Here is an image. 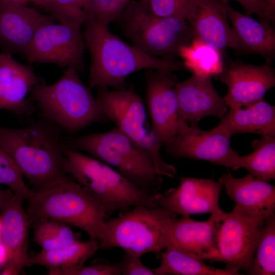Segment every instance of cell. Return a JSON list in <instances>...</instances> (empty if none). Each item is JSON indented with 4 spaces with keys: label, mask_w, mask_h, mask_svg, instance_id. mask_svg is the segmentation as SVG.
I'll list each match as a JSON object with an SVG mask.
<instances>
[{
    "label": "cell",
    "mask_w": 275,
    "mask_h": 275,
    "mask_svg": "<svg viewBox=\"0 0 275 275\" xmlns=\"http://www.w3.org/2000/svg\"><path fill=\"white\" fill-rule=\"evenodd\" d=\"M82 32L91 64L89 85L93 88L126 89V79L143 69L173 72L186 70L183 62L151 56L113 34L105 25L92 19L84 23Z\"/></svg>",
    "instance_id": "cell-1"
},
{
    "label": "cell",
    "mask_w": 275,
    "mask_h": 275,
    "mask_svg": "<svg viewBox=\"0 0 275 275\" xmlns=\"http://www.w3.org/2000/svg\"><path fill=\"white\" fill-rule=\"evenodd\" d=\"M0 147L14 160L34 192L68 178L63 143L50 125L35 122L21 129L0 126Z\"/></svg>",
    "instance_id": "cell-2"
},
{
    "label": "cell",
    "mask_w": 275,
    "mask_h": 275,
    "mask_svg": "<svg viewBox=\"0 0 275 275\" xmlns=\"http://www.w3.org/2000/svg\"><path fill=\"white\" fill-rule=\"evenodd\" d=\"M78 72L68 67L55 83L35 85L29 98L38 104L46 120L70 133L108 120Z\"/></svg>",
    "instance_id": "cell-3"
},
{
    "label": "cell",
    "mask_w": 275,
    "mask_h": 275,
    "mask_svg": "<svg viewBox=\"0 0 275 275\" xmlns=\"http://www.w3.org/2000/svg\"><path fill=\"white\" fill-rule=\"evenodd\" d=\"M65 170L83 189L105 209L106 216L132 207L158 204L154 197L143 191L105 163L79 153L63 143Z\"/></svg>",
    "instance_id": "cell-4"
},
{
    "label": "cell",
    "mask_w": 275,
    "mask_h": 275,
    "mask_svg": "<svg viewBox=\"0 0 275 275\" xmlns=\"http://www.w3.org/2000/svg\"><path fill=\"white\" fill-rule=\"evenodd\" d=\"M64 144L84 150L117 171L147 195L154 197L163 184L150 156L117 127L111 130L77 136Z\"/></svg>",
    "instance_id": "cell-5"
},
{
    "label": "cell",
    "mask_w": 275,
    "mask_h": 275,
    "mask_svg": "<svg viewBox=\"0 0 275 275\" xmlns=\"http://www.w3.org/2000/svg\"><path fill=\"white\" fill-rule=\"evenodd\" d=\"M30 226L52 219L78 228L98 241L106 217L105 208L76 182L66 180L45 190L33 191L26 199Z\"/></svg>",
    "instance_id": "cell-6"
},
{
    "label": "cell",
    "mask_w": 275,
    "mask_h": 275,
    "mask_svg": "<svg viewBox=\"0 0 275 275\" xmlns=\"http://www.w3.org/2000/svg\"><path fill=\"white\" fill-rule=\"evenodd\" d=\"M115 21L132 45L155 57L175 60L180 48L195 38L186 20L157 16L140 1H131Z\"/></svg>",
    "instance_id": "cell-7"
},
{
    "label": "cell",
    "mask_w": 275,
    "mask_h": 275,
    "mask_svg": "<svg viewBox=\"0 0 275 275\" xmlns=\"http://www.w3.org/2000/svg\"><path fill=\"white\" fill-rule=\"evenodd\" d=\"M177 214L160 205L134 207L117 217L104 222L99 249L118 248L142 256L165 249L164 234L168 223Z\"/></svg>",
    "instance_id": "cell-8"
},
{
    "label": "cell",
    "mask_w": 275,
    "mask_h": 275,
    "mask_svg": "<svg viewBox=\"0 0 275 275\" xmlns=\"http://www.w3.org/2000/svg\"><path fill=\"white\" fill-rule=\"evenodd\" d=\"M97 89L95 98L107 119L150 156L159 175L174 177L176 168L162 158L160 152L162 145L150 126L144 103L140 96L126 89L116 91Z\"/></svg>",
    "instance_id": "cell-9"
},
{
    "label": "cell",
    "mask_w": 275,
    "mask_h": 275,
    "mask_svg": "<svg viewBox=\"0 0 275 275\" xmlns=\"http://www.w3.org/2000/svg\"><path fill=\"white\" fill-rule=\"evenodd\" d=\"M146 101L151 126L157 141L162 146L171 138L198 131L180 116L175 90L177 81L172 72L148 69L145 73Z\"/></svg>",
    "instance_id": "cell-10"
},
{
    "label": "cell",
    "mask_w": 275,
    "mask_h": 275,
    "mask_svg": "<svg viewBox=\"0 0 275 275\" xmlns=\"http://www.w3.org/2000/svg\"><path fill=\"white\" fill-rule=\"evenodd\" d=\"M86 47L81 27L52 22L38 29L24 56L29 63H51L82 72Z\"/></svg>",
    "instance_id": "cell-11"
},
{
    "label": "cell",
    "mask_w": 275,
    "mask_h": 275,
    "mask_svg": "<svg viewBox=\"0 0 275 275\" xmlns=\"http://www.w3.org/2000/svg\"><path fill=\"white\" fill-rule=\"evenodd\" d=\"M264 224L234 206L221 216L217 233L218 253L214 261L239 272L248 270Z\"/></svg>",
    "instance_id": "cell-12"
},
{
    "label": "cell",
    "mask_w": 275,
    "mask_h": 275,
    "mask_svg": "<svg viewBox=\"0 0 275 275\" xmlns=\"http://www.w3.org/2000/svg\"><path fill=\"white\" fill-rule=\"evenodd\" d=\"M214 77L227 87L223 99L230 108L246 107L262 99L275 86L274 71L267 63L256 66L237 60L224 66Z\"/></svg>",
    "instance_id": "cell-13"
},
{
    "label": "cell",
    "mask_w": 275,
    "mask_h": 275,
    "mask_svg": "<svg viewBox=\"0 0 275 275\" xmlns=\"http://www.w3.org/2000/svg\"><path fill=\"white\" fill-rule=\"evenodd\" d=\"M222 187L219 181L213 179L182 177L177 187L158 193L154 197L158 205L177 215L210 213L220 216L224 212L219 205Z\"/></svg>",
    "instance_id": "cell-14"
},
{
    "label": "cell",
    "mask_w": 275,
    "mask_h": 275,
    "mask_svg": "<svg viewBox=\"0 0 275 275\" xmlns=\"http://www.w3.org/2000/svg\"><path fill=\"white\" fill-rule=\"evenodd\" d=\"M170 156L208 161L233 170L238 156L230 145V137L213 128L176 135L163 145Z\"/></svg>",
    "instance_id": "cell-15"
},
{
    "label": "cell",
    "mask_w": 275,
    "mask_h": 275,
    "mask_svg": "<svg viewBox=\"0 0 275 275\" xmlns=\"http://www.w3.org/2000/svg\"><path fill=\"white\" fill-rule=\"evenodd\" d=\"M222 215L211 214L202 222L188 216L170 221L165 231V249H178L201 260L214 261L218 253L217 233Z\"/></svg>",
    "instance_id": "cell-16"
},
{
    "label": "cell",
    "mask_w": 275,
    "mask_h": 275,
    "mask_svg": "<svg viewBox=\"0 0 275 275\" xmlns=\"http://www.w3.org/2000/svg\"><path fill=\"white\" fill-rule=\"evenodd\" d=\"M54 22L51 15L26 5L0 3V47L4 52L24 56L38 29Z\"/></svg>",
    "instance_id": "cell-17"
},
{
    "label": "cell",
    "mask_w": 275,
    "mask_h": 275,
    "mask_svg": "<svg viewBox=\"0 0 275 275\" xmlns=\"http://www.w3.org/2000/svg\"><path fill=\"white\" fill-rule=\"evenodd\" d=\"M211 77L193 75L174 85L180 117L197 126L203 118L212 116L221 119L228 106L214 88Z\"/></svg>",
    "instance_id": "cell-18"
},
{
    "label": "cell",
    "mask_w": 275,
    "mask_h": 275,
    "mask_svg": "<svg viewBox=\"0 0 275 275\" xmlns=\"http://www.w3.org/2000/svg\"><path fill=\"white\" fill-rule=\"evenodd\" d=\"M39 84L33 68L16 61L12 54L0 53V110L6 109L19 116L33 112L28 94Z\"/></svg>",
    "instance_id": "cell-19"
},
{
    "label": "cell",
    "mask_w": 275,
    "mask_h": 275,
    "mask_svg": "<svg viewBox=\"0 0 275 275\" xmlns=\"http://www.w3.org/2000/svg\"><path fill=\"white\" fill-rule=\"evenodd\" d=\"M224 186L228 196L235 206L263 224L274 212L275 187L267 181L251 174L238 178L230 172L224 174L218 181Z\"/></svg>",
    "instance_id": "cell-20"
},
{
    "label": "cell",
    "mask_w": 275,
    "mask_h": 275,
    "mask_svg": "<svg viewBox=\"0 0 275 275\" xmlns=\"http://www.w3.org/2000/svg\"><path fill=\"white\" fill-rule=\"evenodd\" d=\"M229 3L222 0H198L194 17L188 22L195 38L222 52L230 48L235 51L238 42L227 15Z\"/></svg>",
    "instance_id": "cell-21"
},
{
    "label": "cell",
    "mask_w": 275,
    "mask_h": 275,
    "mask_svg": "<svg viewBox=\"0 0 275 275\" xmlns=\"http://www.w3.org/2000/svg\"><path fill=\"white\" fill-rule=\"evenodd\" d=\"M22 197L12 192L1 208V240L8 254V264L20 274L26 266L30 222L23 207Z\"/></svg>",
    "instance_id": "cell-22"
},
{
    "label": "cell",
    "mask_w": 275,
    "mask_h": 275,
    "mask_svg": "<svg viewBox=\"0 0 275 275\" xmlns=\"http://www.w3.org/2000/svg\"><path fill=\"white\" fill-rule=\"evenodd\" d=\"M228 20L238 42L236 51L263 57L270 64L275 51V31L267 20L258 21L227 5Z\"/></svg>",
    "instance_id": "cell-23"
},
{
    "label": "cell",
    "mask_w": 275,
    "mask_h": 275,
    "mask_svg": "<svg viewBox=\"0 0 275 275\" xmlns=\"http://www.w3.org/2000/svg\"><path fill=\"white\" fill-rule=\"evenodd\" d=\"M214 129L230 138L238 133L275 137V107L262 99L244 109L229 108Z\"/></svg>",
    "instance_id": "cell-24"
},
{
    "label": "cell",
    "mask_w": 275,
    "mask_h": 275,
    "mask_svg": "<svg viewBox=\"0 0 275 275\" xmlns=\"http://www.w3.org/2000/svg\"><path fill=\"white\" fill-rule=\"evenodd\" d=\"M99 249V241L90 238L87 241L79 240L57 249L41 250L29 257L26 267L41 265L47 269L48 274L73 275Z\"/></svg>",
    "instance_id": "cell-25"
},
{
    "label": "cell",
    "mask_w": 275,
    "mask_h": 275,
    "mask_svg": "<svg viewBox=\"0 0 275 275\" xmlns=\"http://www.w3.org/2000/svg\"><path fill=\"white\" fill-rule=\"evenodd\" d=\"M161 254L160 265L154 269L155 275H239L226 268L219 269L208 265L204 260L181 250L168 248Z\"/></svg>",
    "instance_id": "cell-26"
},
{
    "label": "cell",
    "mask_w": 275,
    "mask_h": 275,
    "mask_svg": "<svg viewBox=\"0 0 275 275\" xmlns=\"http://www.w3.org/2000/svg\"><path fill=\"white\" fill-rule=\"evenodd\" d=\"M178 56L184 60L186 69L193 75L214 77L224 67L222 52L197 38H195L189 44L181 47Z\"/></svg>",
    "instance_id": "cell-27"
},
{
    "label": "cell",
    "mask_w": 275,
    "mask_h": 275,
    "mask_svg": "<svg viewBox=\"0 0 275 275\" xmlns=\"http://www.w3.org/2000/svg\"><path fill=\"white\" fill-rule=\"evenodd\" d=\"M253 151L237 158L233 171L244 168L255 177L265 181L275 178V137L261 136L252 143Z\"/></svg>",
    "instance_id": "cell-28"
},
{
    "label": "cell",
    "mask_w": 275,
    "mask_h": 275,
    "mask_svg": "<svg viewBox=\"0 0 275 275\" xmlns=\"http://www.w3.org/2000/svg\"><path fill=\"white\" fill-rule=\"evenodd\" d=\"M246 274H275V214L269 215L261 229Z\"/></svg>",
    "instance_id": "cell-29"
},
{
    "label": "cell",
    "mask_w": 275,
    "mask_h": 275,
    "mask_svg": "<svg viewBox=\"0 0 275 275\" xmlns=\"http://www.w3.org/2000/svg\"><path fill=\"white\" fill-rule=\"evenodd\" d=\"M34 229L33 240L44 250L65 247L80 240V235L74 232L64 223L43 219L37 222Z\"/></svg>",
    "instance_id": "cell-30"
},
{
    "label": "cell",
    "mask_w": 275,
    "mask_h": 275,
    "mask_svg": "<svg viewBox=\"0 0 275 275\" xmlns=\"http://www.w3.org/2000/svg\"><path fill=\"white\" fill-rule=\"evenodd\" d=\"M92 0H53L46 9L61 23L81 27L89 18Z\"/></svg>",
    "instance_id": "cell-31"
},
{
    "label": "cell",
    "mask_w": 275,
    "mask_h": 275,
    "mask_svg": "<svg viewBox=\"0 0 275 275\" xmlns=\"http://www.w3.org/2000/svg\"><path fill=\"white\" fill-rule=\"evenodd\" d=\"M152 13L189 21L194 16L198 0H140Z\"/></svg>",
    "instance_id": "cell-32"
},
{
    "label": "cell",
    "mask_w": 275,
    "mask_h": 275,
    "mask_svg": "<svg viewBox=\"0 0 275 275\" xmlns=\"http://www.w3.org/2000/svg\"><path fill=\"white\" fill-rule=\"evenodd\" d=\"M23 176L13 158L0 147V184L7 185L14 194L27 199L33 191L25 184Z\"/></svg>",
    "instance_id": "cell-33"
},
{
    "label": "cell",
    "mask_w": 275,
    "mask_h": 275,
    "mask_svg": "<svg viewBox=\"0 0 275 275\" xmlns=\"http://www.w3.org/2000/svg\"><path fill=\"white\" fill-rule=\"evenodd\" d=\"M131 2V0H92L88 19L108 25L117 19Z\"/></svg>",
    "instance_id": "cell-34"
},
{
    "label": "cell",
    "mask_w": 275,
    "mask_h": 275,
    "mask_svg": "<svg viewBox=\"0 0 275 275\" xmlns=\"http://www.w3.org/2000/svg\"><path fill=\"white\" fill-rule=\"evenodd\" d=\"M121 274L123 275H155L154 269L145 265L141 260V256L125 252L119 263Z\"/></svg>",
    "instance_id": "cell-35"
},
{
    "label": "cell",
    "mask_w": 275,
    "mask_h": 275,
    "mask_svg": "<svg viewBox=\"0 0 275 275\" xmlns=\"http://www.w3.org/2000/svg\"><path fill=\"white\" fill-rule=\"evenodd\" d=\"M121 274L119 264L108 261L96 259L88 266H83L73 275H120Z\"/></svg>",
    "instance_id": "cell-36"
},
{
    "label": "cell",
    "mask_w": 275,
    "mask_h": 275,
    "mask_svg": "<svg viewBox=\"0 0 275 275\" xmlns=\"http://www.w3.org/2000/svg\"><path fill=\"white\" fill-rule=\"evenodd\" d=\"M243 8L246 15L255 14L260 21L267 20L264 17L265 4L263 0H236Z\"/></svg>",
    "instance_id": "cell-37"
},
{
    "label": "cell",
    "mask_w": 275,
    "mask_h": 275,
    "mask_svg": "<svg viewBox=\"0 0 275 275\" xmlns=\"http://www.w3.org/2000/svg\"><path fill=\"white\" fill-rule=\"evenodd\" d=\"M265 4L264 17L268 20H273L275 16V0H263Z\"/></svg>",
    "instance_id": "cell-38"
},
{
    "label": "cell",
    "mask_w": 275,
    "mask_h": 275,
    "mask_svg": "<svg viewBox=\"0 0 275 275\" xmlns=\"http://www.w3.org/2000/svg\"><path fill=\"white\" fill-rule=\"evenodd\" d=\"M9 262V257L7 249L2 241L0 240V268L5 266Z\"/></svg>",
    "instance_id": "cell-39"
},
{
    "label": "cell",
    "mask_w": 275,
    "mask_h": 275,
    "mask_svg": "<svg viewBox=\"0 0 275 275\" xmlns=\"http://www.w3.org/2000/svg\"><path fill=\"white\" fill-rule=\"evenodd\" d=\"M12 192L13 191L10 188L5 190L0 188V208Z\"/></svg>",
    "instance_id": "cell-40"
},
{
    "label": "cell",
    "mask_w": 275,
    "mask_h": 275,
    "mask_svg": "<svg viewBox=\"0 0 275 275\" xmlns=\"http://www.w3.org/2000/svg\"><path fill=\"white\" fill-rule=\"evenodd\" d=\"M0 274L17 275L19 274V273L15 268L8 263L5 268L1 272Z\"/></svg>",
    "instance_id": "cell-41"
},
{
    "label": "cell",
    "mask_w": 275,
    "mask_h": 275,
    "mask_svg": "<svg viewBox=\"0 0 275 275\" xmlns=\"http://www.w3.org/2000/svg\"><path fill=\"white\" fill-rule=\"evenodd\" d=\"M53 1V0H34L33 3L47 9Z\"/></svg>",
    "instance_id": "cell-42"
},
{
    "label": "cell",
    "mask_w": 275,
    "mask_h": 275,
    "mask_svg": "<svg viewBox=\"0 0 275 275\" xmlns=\"http://www.w3.org/2000/svg\"><path fill=\"white\" fill-rule=\"evenodd\" d=\"M30 0H0V3L20 4L26 5Z\"/></svg>",
    "instance_id": "cell-43"
},
{
    "label": "cell",
    "mask_w": 275,
    "mask_h": 275,
    "mask_svg": "<svg viewBox=\"0 0 275 275\" xmlns=\"http://www.w3.org/2000/svg\"><path fill=\"white\" fill-rule=\"evenodd\" d=\"M2 227V221H1V218L0 217V240H1Z\"/></svg>",
    "instance_id": "cell-44"
},
{
    "label": "cell",
    "mask_w": 275,
    "mask_h": 275,
    "mask_svg": "<svg viewBox=\"0 0 275 275\" xmlns=\"http://www.w3.org/2000/svg\"><path fill=\"white\" fill-rule=\"evenodd\" d=\"M225 2H226V3H229V1H231V0H222Z\"/></svg>",
    "instance_id": "cell-45"
},
{
    "label": "cell",
    "mask_w": 275,
    "mask_h": 275,
    "mask_svg": "<svg viewBox=\"0 0 275 275\" xmlns=\"http://www.w3.org/2000/svg\"><path fill=\"white\" fill-rule=\"evenodd\" d=\"M34 1V0H30V2H32V3H33Z\"/></svg>",
    "instance_id": "cell-46"
}]
</instances>
